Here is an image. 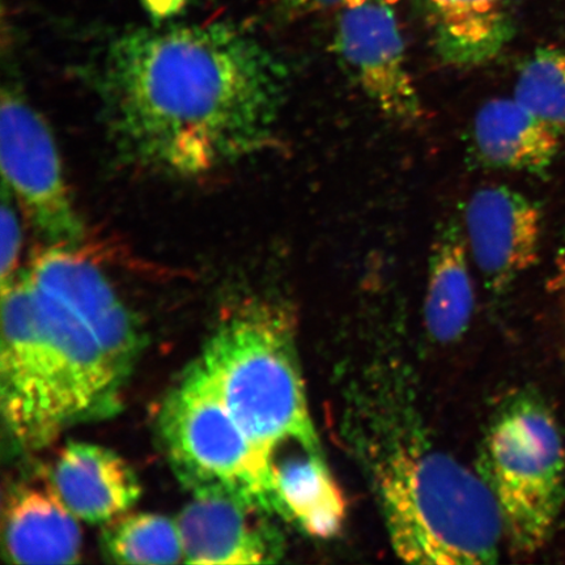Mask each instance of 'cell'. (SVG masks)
<instances>
[{"mask_svg":"<svg viewBox=\"0 0 565 565\" xmlns=\"http://www.w3.org/2000/svg\"><path fill=\"white\" fill-rule=\"evenodd\" d=\"M287 88L277 56L223 23L126 33L100 79L118 152L179 179H202L271 148Z\"/></svg>","mask_w":565,"mask_h":565,"instance_id":"6da1fadb","label":"cell"},{"mask_svg":"<svg viewBox=\"0 0 565 565\" xmlns=\"http://www.w3.org/2000/svg\"><path fill=\"white\" fill-rule=\"evenodd\" d=\"M388 541L415 564L497 563L505 540L497 501L479 475L426 445H402L379 466Z\"/></svg>","mask_w":565,"mask_h":565,"instance_id":"7a4b0ae2","label":"cell"},{"mask_svg":"<svg viewBox=\"0 0 565 565\" xmlns=\"http://www.w3.org/2000/svg\"><path fill=\"white\" fill-rule=\"evenodd\" d=\"M200 362L233 418L265 456L281 444L321 449L296 352L292 321L265 300L242 303L225 318Z\"/></svg>","mask_w":565,"mask_h":565,"instance_id":"3957f363","label":"cell"},{"mask_svg":"<svg viewBox=\"0 0 565 565\" xmlns=\"http://www.w3.org/2000/svg\"><path fill=\"white\" fill-rule=\"evenodd\" d=\"M479 463L508 545L515 554L536 553L565 504V443L545 399L534 392L508 398L487 429Z\"/></svg>","mask_w":565,"mask_h":565,"instance_id":"277c9868","label":"cell"},{"mask_svg":"<svg viewBox=\"0 0 565 565\" xmlns=\"http://www.w3.org/2000/svg\"><path fill=\"white\" fill-rule=\"evenodd\" d=\"M159 428L177 479L194 498L228 499L281 518L274 459L233 418L200 360L169 393Z\"/></svg>","mask_w":565,"mask_h":565,"instance_id":"5b68a950","label":"cell"},{"mask_svg":"<svg viewBox=\"0 0 565 565\" xmlns=\"http://www.w3.org/2000/svg\"><path fill=\"white\" fill-rule=\"evenodd\" d=\"M0 160L6 185L42 236L55 246L82 242L84 225L71 200L53 134L13 90L2 95Z\"/></svg>","mask_w":565,"mask_h":565,"instance_id":"8992f818","label":"cell"},{"mask_svg":"<svg viewBox=\"0 0 565 565\" xmlns=\"http://www.w3.org/2000/svg\"><path fill=\"white\" fill-rule=\"evenodd\" d=\"M31 285L42 364L60 429L115 412L126 377L79 318Z\"/></svg>","mask_w":565,"mask_h":565,"instance_id":"52a82bcc","label":"cell"},{"mask_svg":"<svg viewBox=\"0 0 565 565\" xmlns=\"http://www.w3.org/2000/svg\"><path fill=\"white\" fill-rule=\"evenodd\" d=\"M0 401L12 440L39 449L61 434L49 397L33 288L26 274L2 287Z\"/></svg>","mask_w":565,"mask_h":565,"instance_id":"ba28073f","label":"cell"},{"mask_svg":"<svg viewBox=\"0 0 565 565\" xmlns=\"http://www.w3.org/2000/svg\"><path fill=\"white\" fill-rule=\"evenodd\" d=\"M392 7L380 0L344 7L338 20L335 52L384 116L401 125H415L424 117V106Z\"/></svg>","mask_w":565,"mask_h":565,"instance_id":"9c48e42d","label":"cell"},{"mask_svg":"<svg viewBox=\"0 0 565 565\" xmlns=\"http://www.w3.org/2000/svg\"><path fill=\"white\" fill-rule=\"evenodd\" d=\"M33 285L65 306L97 339L125 377L140 349V335L129 309L94 263L71 247L54 246L26 274Z\"/></svg>","mask_w":565,"mask_h":565,"instance_id":"30bf717a","label":"cell"},{"mask_svg":"<svg viewBox=\"0 0 565 565\" xmlns=\"http://www.w3.org/2000/svg\"><path fill=\"white\" fill-rule=\"evenodd\" d=\"M461 222L472 264L494 294L504 291L539 259L542 211L518 190L479 189L466 203Z\"/></svg>","mask_w":565,"mask_h":565,"instance_id":"8fae6325","label":"cell"},{"mask_svg":"<svg viewBox=\"0 0 565 565\" xmlns=\"http://www.w3.org/2000/svg\"><path fill=\"white\" fill-rule=\"evenodd\" d=\"M267 513L228 499L195 498L177 520L183 563L263 564L278 562L282 540Z\"/></svg>","mask_w":565,"mask_h":565,"instance_id":"7c38bea8","label":"cell"},{"mask_svg":"<svg viewBox=\"0 0 565 565\" xmlns=\"http://www.w3.org/2000/svg\"><path fill=\"white\" fill-rule=\"evenodd\" d=\"M3 550L15 564H75L82 554L77 519L51 476L13 484L3 508Z\"/></svg>","mask_w":565,"mask_h":565,"instance_id":"4fadbf2b","label":"cell"},{"mask_svg":"<svg viewBox=\"0 0 565 565\" xmlns=\"http://www.w3.org/2000/svg\"><path fill=\"white\" fill-rule=\"evenodd\" d=\"M49 476L63 503L88 524H108L129 512L141 493L131 466L96 444L68 443Z\"/></svg>","mask_w":565,"mask_h":565,"instance_id":"5bb4252c","label":"cell"},{"mask_svg":"<svg viewBox=\"0 0 565 565\" xmlns=\"http://www.w3.org/2000/svg\"><path fill=\"white\" fill-rule=\"evenodd\" d=\"M559 131L512 98H493L476 113L471 154L493 171L543 173L561 148Z\"/></svg>","mask_w":565,"mask_h":565,"instance_id":"9a60e30c","label":"cell"},{"mask_svg":"<svg viewBox=\"0 0 565 565\" xmlns=\"http://www.w3.org/2000/svg\"><path fill=\"white\" fill-rule=\"evenodd\" d=\"M422 13L435 53L451 67L490 63L514 33L511 0H422Z\"/></svg>","mask_w":565,"mask_h":565,"instance_id":"2e32d148","label":"cell"},{"mask_svg":"<svg viewBox=\"0 0 565 565\" xmlns=\"http://www.w3.org/2000/svg\"><path fill=\"white\" fill-rule=\"evenodd\" d=\"M476 294L471 258L462 222L448 218L437 230L430 246L424 324L439 343H454L468 331Z\"/></svg>","mask_w":565,"mask_h":565,"instance_id":"e0dca14e","label":"cell"},{"mask_svg":"<svg viewBox=\"0 0 565 565\" xmlns=\"http://www.w3.org/2000/svg\"><path fill=\"white\" fill-rule=\"evenodd\" d=\"M273 468L281 519L315 539L329 540L341 532L348 504L321 449L301 448L282 461L274 458Z\"/></svg>","mask_w":565,"mask_h":565,"instance_id":"ac0fdd59","label":"cell"},{"mask_svg":"<svg viewBox=\"0 0 565 565\" xmlns=\"http://www.w3.org/2000/svg\"><path fill=\"white\" fill-rule=\"evenodd\" d=\"M106 556L121 564H175L185 561L179 525L154 513L122 514L103 532Z\"/></svg>","mask_w":565,"mask_h":565,"instance_id":"d6986e66","label":"cell"},{"mask_svg":"<svg viewBox=\"0 0 565 565\" xmlns=\"http://www.w3.org/2000/svg\"><path fill=\"white\" fill-rule=\"evenodd\" d=\"M515 100L556 131H565V51L545 47L522 65Z\"/></svg>","mask_w":565,"mask_h":565,"instance_id":"ffe728a7","label":"cell"},{"mask_svg":"<svg viewBox=\"0 0 565 565\" xmlns=\"http://www.w3.org/2000/svg\"><path fill=\"white\" fill-rule=\"evenodd\" d=\"M11 196V195H10ZM7 196L3 188L2 207H0V273H2V287L15 279L19 264L21 244H23V228L13 201Z\"/></svg>","mask_w":565,"mask_h":565,"instance_id":"44dd1931","label":"cell"},{"mask_svg":"<svg viewBox=\"0 0 565 565\" xmlns=\"http://www.w3.org/2000/svg\"><path fill=\"white\" fill-rule=\"evenodd\" d=\"M282 10L292 17H303L308 13L333 9L344 6L345 0H280Z\"/></svg>","mask_w":565,"mask_h":565,"instance_id":"7402d4cb","label":"cell"},{"mask_svg":"<svg viewBox=\"0 0 565 565\" xmlns=\"http://www.w3.org/2000/svg\"><path fill=\"white\" fill-rule=\"evenodd\" d=\"M192 0H140L148 13L158 19H166L175 15Z\"/></svg>","mask_w":565,"mask_h":565,"instance_id":"603a6c76","label":"cell"},{"mask_svg":"<svg viewBox=\"0 0 565 565\" xmlns=\"http://www.w3.org/2000/svg\"><path fill=\"white\" fill-rule=\"evenodd\" d=\"M550 286L554 291H563L565 289V233L559 250L556 254L554 274L550 280Z\"/></svg>","mask_w":565,"mask_h":565,"instance_id":"cb8c5ba5","label":"cell"},{"mask_svg":"<svg viewBox=\"0 0 565 565\" xmlns=\"http://www.w3.org/2000/svg\"><path fill=\"white\" fill-rule=\"evenodd\" d=\"M364 2H366V0H345L344 7L358 6V4H362ZM380 2H384L387 4L394 6L395 3H398L399 0H380Z\"/></svg>","mask_w":565,"mask_h":565,"instance_id":"d4e9b609","label":"cell"}]
</instances>
